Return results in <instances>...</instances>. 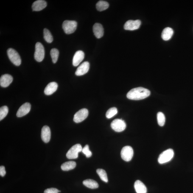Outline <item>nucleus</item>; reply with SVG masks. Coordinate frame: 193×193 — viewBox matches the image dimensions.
Returning <instances> with one entry per match:
<instances>
[{
  "label": "nucleus",
  "mask_w": 193,
  "mask_h": 193,
  "mask_svg": "<svg viewBox=\"0 0 193 193\" xmlns=\"http://www.w3.org/2000/svg\"><path fill=\"white\" fill-rule=\"evenodd\" d=\"M109 6V5L107 1H100L96 3V8L99 11H102L108 8Z\"/></svg>",
  "instance_id": "23"
},
{
  "label": "nucleus",
  "mask_w": 193,
  "mask_h": 193,
  "mask_svg": "<svg viewBox=\"0 0 193 193\" xmlns=\"http://www.w3.org/2000/svg\"><path fill=\"white\" fill-rule=\"evenodd\" d=\"M133 149L130 146H126L123 148L121 151V156L122 159L126 162L132 160L133 156Z\"/></svg>",
  "instance_id": "7"
},
{
  "label": "nucleus",
  "mask_w": 193,
  "mask_h": 193,
  "mask_svg": "<svg viewBox=\"0 0 193 193\" xmlns=\"http://www.w3.org/2000/svg\"><path fill=\"white\" fill-rule=\"evenodd\" d=\"M47 6V3L46 1L43 0H38L35 1L32 5V8L35 11H40L44 9Z\"/></svg>",
  "instance_id": "16"
},
{
  "label": "nucleus",
  "mask_w": 193,
  "mask_h": 193,
  "mask_svg": "<svg viewBox=\"0 0 193 193\" xmlns=\"http://www.w3.org/2000/svg\"><path fill=\"white\" fill-rule=\"evenodd\" d=\"M83 183L85 186L91 189H97L99 187L97 182L93 180L87 179L84 181Z\"/></svg>",
  "instance_id": "22"
},
{
  "label": "nucleus",
  "mask_w": 193,
  "mask_h": 193,
  "mask_svg": "<svg viewBox=\"0 0 193 193\" xmlns=\"http://www.w3.org/2000/svg\"><path fill=\"white\" fill-rule=\"evenodd\" d=\"M93 32L96 38H100L103 36L104 29L101 24L96 23L93 26Z\"/></svg>",
  "instance_id": "17"
},
{
  "label": "nucleus",
  "mask_w": 193,
  "mask_h": 193,
  "mask_svg": "<svg viewBox=\"0 0 193 193\" xmlns=\"http://www.w3.org/2000/svg\"><path fill=\"white\" fill-rule=\"evenodd\" d=\"M44 38L46 41L48 43H52L53 41V37L52 34L47 29H44L43 30Z\"/></svg>",
  "instance_id": "24"
},
{
  "label": "nucleus",
  "mask_w": 193,
  "mask_h": 193,
  "mask_svg": "<svg viewBox=\"0 0 193 193\" xmlns=\"http://www.w3.org/2000/svg\"><path fill=\"white\" fill-rule=\"evenodd\" d=\"M174 155V151L172 149H168L160 154L158 157V162L161 164L169 162L173 158Z\"/></svg>",
  "instance_id": "2"
},
{
  "label": "nucleus",
  "mask_w": 193,
  "mask_h": 193,
  "mask_svg": "<svg viewBox=\"0 0 193 193\" xmlns=\"http://www.w3.org/2000/svg\"><path fill=\"white\" fill-rule=\"evenodd\" d=\"M31 104L29 103H26L20 107L17 113V116L18 117H21L25 116L30 111Z\"/></svg>",
  "instance_id": "11"
},
{
  "label": "nucleus",
  "mask_w": 193,
  "mask_h": 193,
  "mask_svg": "<svg viewBox=\"0 0 193 193\" xmlns=\"http://www.w3.org/2000/svg\"><path fill=\"white\" fill-rule=\"evenodd\" d=\"M13 81V78L10 75H3L0 78V85L3 87H7L12 83Z\"/></svg>",
  "instance_id": "14"
},
{
  "label": "nucleus",
  "mask_w": 193,
  "mask_h": 193,
  "mask_svg": "<svg viewBox=\"0 0 193 193\" xmlns=\"http://www.w3.org/2000/svg\"><path fill=\"white\" fill-rule=\"evenodd\" d=\"M6 174L5 168L4 166H1L0 167V175L2 177H4Z\"/></svg>",
  "instance_id": "32"
},
{
  "label": "nucleus",
  "mask_w": 193,
  "mask_h": 193,
  "mask_svg": "<svg viewBox=\"0 0 193 193\" xmlns=\"http://www.w3.org/2000/svg\"><path fill=\"white\" fill-rule=\"evenodd\" d=\"M90 68V63L88 62H84L77 68L75 74L77 76H81L88 72Z\"/></svg>",
  "instance_id": "12"
},
{
  "label": "nucleus",
  "mask_w": 193,
  "mask_h": 193,
  "mask_svg": "<svg viewBox=\"0 0 193 193\" xmlns=\"http://www.w3.org/2000/svg\"><path fill=\"white\" fill-rule=\"evenodd\" d=\"M51 132L50 129L47 126H43L41 131V138L45 143H47L50 140Z\"/></svg>",
  "instance_id": "13"
},
{
  "label": "nucleus",
  "mask_w": 193,
  "mask_h": 193,
  "mask_svg": "<svg viewBox=\"0 0 193 193\" xmlns=\"http://www.w3.org/2000/svg\"><path fill=\"white\" fill-rule=\"evenodd\" d=\"M7 54L9 60L16 66H19L21 63V59L17 51L12 48L8 49Z\"/></svg>",
  "instance_id": "3"
},
{
  "label": "nucleus",
  "mask_w": 193,
  "mask_h": 193,
  "mask_svg": "<svg viewBox=\"0 0 193 193\" xmlns=\"http://www.w3.org/2000/svg\"><path fill=\"white\" fill-rule=\"evenodd\" d=\"M85 57V54L81 51H77L74 54L73 59V65L75 67H76L83 60Z\"/></svg>",
  "instance_id": "15"
},
{
  "label": "nucleus",
  "mask_w": 193,
  "mask_h": 193,
  "mask_svg": "<svg viewBox=\"0 0 193 193\" xmlns=\"http://www.w3.org/2000/svg\"><path fill=\"white\" fill-rule=\"evenodd\" d=\"M134 187L137 193H147V188L140 181L137 180L135 182Z\"/></svg>",
  "instance_id": "19"
},
{
  "label": "nucleus",
  "mask_w": 193,
  "mask_h": 193,
  "mask_svg": "<svg viewBox=\"0 0 193 193\" xmlns=\"http://www.w3.org/2000/svg\"><path fill=\"white\" fill-rule=\"evenodd\" d=\"M82 152L86 156L87 158H89L92 155V153L90 150L88 145H86L82 149Z\"/></svg>",
  "instance_id": "30"
},
{
  "label": "nucleus",
  "mask_w": 193,
  "mask_h": 193,
  "mask_svg": "<svg viewBox=\"0 0 193 193\" xmlns=\"http://www.w3.org/2000/svg\"><path fill=\"white\" fill-rule=\"evenodd\" d=\"M150 91L147 89L139 87L131 90L127 94L128 99L133 100H140L148 97Z\"/></svg>",
  "instance_id": "1"
},
{
  "label": "nucleus",
  "mask_w": 193,
  "mask_h": 193,
  "mask_svg": "<svg viewBox=\"0 0 193 193\" xmlns=\"http://www.w3.org/2000/svg\"><path fill=\"white\" fill-rule=\"evenodd\" d=\"M117 112L118 110L116 107H112L107 110L106 113V117L107 119H110L117 114Z\"/></svg>",
  "instance_id": "28"
},
{
  "label": "nucleus",
  "mask_w": 193,
  "mask_h": 193,
  "mask_svg": "<svg viewBox=\"0 0 193 193\" xmlns=\"http://www.w3.org/2000/svg\"><path fill=\"white\" fill-rule=\"evenodd\" d=\"M58 85L55 82L49 83L45 88L44 93L47 95H50L57 91Z\"/></svg>",
  "instance_id": "18"
},
{
  "label": "nucleus",
  "mask_w": 193,
  "mask_h": 193,
  "mask_svg": "<svg viewBox=\"0 0 193 193\" xmlns=\"http://www.w3.org/2000/svg\"><path fill=\"white\" fill-rule=\"evenodd\" d=\"M50 54L53 63H56L59 55V52L58 50L56 49V48H53V49H51Z\"/></svg>",
  "instance_id": "27"
},
{
  "label": "nucleus",
  "mask_w": 193,
  "mask_h": 193,
  "mask_svg": "<svg viewBox=\"0 0 193 193\" xmlns=\"http://www.w3.org/2000/svg\"><path fill=\"white\" fill-rule=\"evenodd\" d=\"M45 51L44 47L40 42H37L35 44V52L34 57L35 60L38 62H41L44 58Z\"/></svg>",
  "instance_id": "5"
},
{
  "label": "nucleus",
  "mask_w": 193,
  "mask_h": 193,
  "mask_svg": "<svg viewBox=\"0 0 193 193\" xmlns=\"http://www.w3.org/2000/svg\"><path fill=\"white\" fill-rule=\"evenodd\" d=\"M111 127L112 129L116 132H121L125 130L126 125L124 121L119 119H115L112 122Z\"/></svg>",
  "instance_id": "8"
},
{
  "label": "nucleus",
  "mask_w": 193,
  "mask_h": 193,
  "mask_svg": "<svg viewBox=\"0 0 193 193\" xmlns=\"http://www.w3.org/2000/svg\"><path fill=\"white\" fill-rule=\"evenodd\" d=\"M77 22L75 21L66 20L64 21L62 24V28L66 34L69 35L76 31L77 27Z\"/></svg>",
  "instance_id": "4"
},
{
  "label": "nucleus",
  "mask_w": 193,
  "mask_h": 193,
  "mask_svg": "<svg viewBox=\"0 0 193 193\" xmlns=\"http://www.w3.org/2000/svg\"><path fill=\"white\" fill-rule=\"evenodd\" d=\"M96 172L100 177L101 180L106 183L108 182L107 174L105 170L102 169H98L96 170Z\"/></svg>",
  "instance_id": "25"
},
{
  "label": "nucleus",
  "mask_w": 193,
  "mask_h": 193,
  "mask_svg": "<svg viewBox=\"0 0 193 193\" xmlns=\"http://www.w3.org/2000/svg\"><path fill=\"white\" fill-rule=\"evenodd\" d=\"M88 115V111L86 108L79 110L74 115V120L75 122L79 123L86 119Z\"/></svg>",
  "instance_id": "9"
},
{
  "label": "nucleus",
  "mask_w": 193,
  "mask_h": 193,
  "mask_svg": "<svg viewBox=\"0 0 193 193\" xmlns=\"http://www.w3.org/2000/svg\"><path fill=\"white\" fill-rule=\"evenodd\" d=\"M59 192H60V191L54 188L47 189L44 191V193H58Z\"/></svg>",
  "instance_id": "31"
},
{
  "label": "nucleus",
  "mask_w": 193,
  "mask_h": 193,
  "mask_svg": "<svg viewBox=\"0 0 193 193\" xmlns=\"http://www.w3.org/2000/svg\"><path fill=\"white\" fill-rule=\"evenodd\" d=\"M82 148L80 144H77L73 146L67 152L66 156L69 159L78 158L79 152H81Z\"/></svg>",
  "instance_id": "6"
},
{
  "label": "nucleus",
  "mask_w": 193,
  "mask_h": 193,
  "mask_svg": "<svg viewBox=\"0 0 193 193\" xmlns=\"http://www.w3.org/2000/svg\"><path fill=\"white\" fill-rule=\"evenodd\" d=\"M8 112V108L7 106H4L0 108V120L6 117Z\"/></svg>",
  "instance_id": "29"
},
{
  "label": "nucleus",
  "mask_w": 193,
  "mask_h": 193,
  "mask_svg": "<svg viewBox=\"0 0 193 193\" xmlns=\"http://www.w3.org/2000/svg\"><path fill=\"white\" fill-rule=\"evenodd\" d=\"M174 33V31L172 28L170 27L166 28L163 29L162 33V38L163 40L167 41L170 39Z\"/></svg>",
  "instance_id": "20"
},
{
  "label": "nucleus",
  "mask_w": 193,
  "mask_h": 193,
  "mask_svg": "<svg viewBox=\"0 0 193 193\" xmlns=\"http://www.w3.org/2000/svg\"><path fill=\"white\" fill-rule=\"evenodd\" d=\"M141 21L140 20H129L126 22L124 26V28L126 30L134 31L137 29L141 24Z\"/></svg>",
  "instance_id": "10"
},
{
  "label": "nucleus",
  "mask_w": 193,
  "mask_h": 193,
  "mask_svg": "<svg viewBox=\"0 0 193 193\" xmlns=\"http://www.w3.org/2000/svg\"><path fill=\"white\" fill-rule=\"evenodd\" d=\"M76 163L74 161H70L67 162L63 163L61 166L62 170L68 171L74 169L76 167Z\"/></svg>",
  "instance_id": "21"
},
{
  "label": "nucleus",
  "mask_w": 193,
  "mask_h": 193,
  "mask_svg": "<svg viewBox=\"0 0 193 193\" xmlns=\"http://www.w3.org/2000/svg\"><path fill=\"white\" fill-rule=\"evenodd\" d=\"M157 119L158 125L160 126H163L165 123V117L163 113L161 112H159L157 114Z\"/></svg>",
  "instance_id": "26"
}]
</instances>
